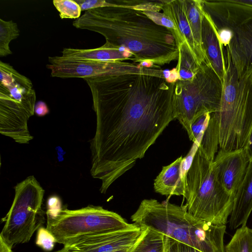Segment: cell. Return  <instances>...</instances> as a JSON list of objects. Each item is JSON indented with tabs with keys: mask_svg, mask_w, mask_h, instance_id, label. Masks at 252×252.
Listing matches in <instances>:
<instances>
[{
	"mask_svg": "<svg viewBox=\"0 0 252 252\" xmlns=\"http://www.w3.org/2000/svg\"><path fill=\"white\" fill-rule=\"evenodd\" d=\"M84 80L96 115L90 172L101 181L99 190L105 193L175 119V83L164 77L135 73Z\"/></svg>",
	"mask_w": 252,
	"mask_h": 252,
	"instance_id": "6da1fadb",
	"label": "cell"
},
{
	"mask_svg": "<svg viewBox=\"0 0 252 252\" xmlns=\"http://www.w3.org/2000/svg\"><path fill=\"white\" fill-rule=\"evenodd\" d=\"M73 25L100 33L105 43L128 51L133 62L145 66L169 64L178 58L172 32L141 10L119 6L97 8L86 11Z\"/></svg>",
	"mask_w": 252,
	"mask_h": 252,
	"instance_id": "7a4b0ae2",
	"label": "cell"
},
{
	"mask_svg": "<svg viewBox=\"0 0 252 252\" xmlns=\"http://www.w3.org/2000/svg\"><path fill=\"white\" fill-rule=\"evenodd\" d=\"M131 220L140 227L153 229L202 252H224L226 225L198 220L188 212L186 205L144 199Z\"/></svg>",
	"mask_w": 252,
	"mask_h": 252,
	"instance_id": "3957f363",
	"label": "cell"
},
{
	"mask_svg": "<svg viewBox=\"0 0 252 252\" xmlns=\"http://www.w3.org/2000/svg\"><path fill=\"white\" fill-rule=\"evenodd\" d=\"M226 73L217 118L220 150L245 148L252 130V74L240 79L229 54L224 52Z\"/></svg>",
	"mask_w": 252,
	"mask_h": 252,
	"instance_id": "277c9868",
	"label": "cell"
},
{
	"mask_svg": "<svg viewBox=\"0 0 252 252\" xmlns=\"http://www.w3.org/2000/svg\"><path fill=\"white\" fill-rule=\"evenodd\" d=\"M188 212L195 218L218 225H226L233 210L235 195L221 184L215 162L197 149L186 174Z\"/></svg>",
	"mask_w": 252,
	"mask_h": 252,
	"instance_id": "5b68a950",
	"label": "cell"
},
{
	"mask_svg": "<svg viewBox=\"0 0 252 252\" xmlns=\"http://www.w3.org/2000/svg\"><path fill=\"white\" fill-rule=\"evenodd\" d=\"M239 79L252 74V6L234 0H201Z\"/></svg>",
	"mask_w": 252,
	"mask_h": 252,
	"instance_id": "8992f818",
	"label": "cell"
},
{
	"mask_svg": "<svg viewBox=\"0 0 252 252\" xmlns=\"http://www.w3.org/2000/svg\"><path fill=\"white\" fill-rule=\"evenodd\" d=\"M223 84L211 65L203 62L194 77L175 82L174 117L195 143L192 126L206 113H212L219 108Z\"/></svg>",
	"mask_w": 252,
	"mask_h": 252,
	"instance_id": "52a82bcc",
	"label": "cell"
},
{
	"mask_svg": "<svg viewBox=\"0 0 252 252\" xmlns=\"http://www.w3.org/2000/svg\"><path fill=\"white\" fill-rule=\"evenodd\" d=\"M46 228L56 243L67 246L90 236L133 228L120 215L99 206L88 205L76 210L62 208L46 214Z\"/></svg>",
	"mask_w": 252,
	"mask_h": 252,
	"instance_id": "ba28073f",
	"label": "cell"
},
{
	"mask_svg": "<svg viewBox=\"0 0 252 252\" xmlns=\"http://www.w3.org/2000/svg\"><path fill=\"white\" fill-rule=\"evenodd\" d=\"M12 205L4 218L0 237L12 248L28 242L45 222L46 213L42 208L44 189L33 176L15 187Z\"/></svg>",
	"mask_w": 252,
	"mask_h": 252,
	"instance_id": "9c48e42d",
	"label": "cell"
},
{
	"mask_svg": "<svg viewBox=\"0 0 252 252\" xmlns=\"http://www.w3.org/2000/svg\"><path fill=\"white\" fill-rule=\"evenodd\" d=\"M46 67L51 76L61 78H94L126 74H146L164 77L159 66L147 67L123 61H96L49 57Z\"/></svg>",
	"mask_w": 252,
	"mask_h": 252,
	"instance_id": "30bf717a",
	"label": "cell"
},
{
	"mask_svg": "<svg viewBox=\"0 0 252 252\" xmlns=\"http://www.w3.org/2000/svg\"><path fill=\"white\" fill-rule=\"evenodd\" d=\"M143 227H136L87 237L65 247L69 252H112L130 247L141 236Z\"/></svg>",
	"mask_w": 252,
	"mask_h": 252,
	"instance_id": "8fae6325",
	"label": "cell"
},
{
	"mask_svg": "<svg viewBox=\"0 0 252 252\" xmlns=\"http://www.w3.org/2000/svg\"><path fill=\"white\" fill-rule=\"evenodd\" d=\"M214 161L221 184L229 194L235 196L250 162L246 149L231 152L220 150Z\"/></svg>",
	"mask_w": 252,
	"mask_h": 252,
	"instance_id": "7c38bea8",
	"label": "cell"
},
{
	"mask_svg": "<svg viewBox=\"0 0 252 252\" xmlns=\"http://www.w3.org/2000/svg\"><path fill=\"white\" fill-rule=\"evenodd\" d=\"M0 92L23 105L34 114L36 94L32 81L9 64L0 61Z\"/></svg>",
	"mask_w": 252,
	"mask_h": 252,
	"instance_id": "4fadbf2b",
	"label": "cell"
},
{
	"mask_svg": "<svg viewBox=\"0 0 252 252\" xmlns=\"http://www.w3.org/2000/svg\"><path fill=\"white\" fill-rule=\"evenodd\" d=\"M201 46L207 62L211 65L223 84L226 73L224 48L220 44L212 22L203 9Z\"/></svg>",
	"mask_w": 252,
	"mask_h": 252,
	"instance_id": "5bb4252c",
	"label": "cell"
},
{
	"mask_svg": "<svg viewBox=\"0 0 252 252\" xmlns=\"http://www.w3.org/2000/svg\"><path fill=\"white\" fill-rule=\"evenodd\" d=\"M187 158L181 156L162 167L154 180V188L156 192L165 196H184L186 189Z\"/></svg>",
	"mask_w": 252,
	"mask_h": 252,
	"instance_id": "9a60e30c",
	"label": "cell"
},
{
	"mask_svg": "<svg viewBox=\"0 0 252 252\" xmlns=\"http://www.w3.org/2000/svg\"><path fill=\"white\" fill-rule=\"evenodd\" d=\"M162 10L163 13L174 23L198 63L200 65L207 61L202 48L194 37L183 8L182 0H164Z\"/></svg>",
	"mask_w": 252,
	"mask_h": 252,
	"instance_id": "2e32d148",
	"label": "cell"
},
{
	"mask_svg": "<svg viewBox=\"0 0 252 252\" xmlns=\"http://www.w3.org/2000/svg\"><path fill=\"white\" fill-rule=\"evenodd\" d=\"M252 211V161H251L245 176L235 196L229 226L235 229L246 225Z\"/></svg>",
	"mask_w": 252,
	"mask_h": 252,
	"instance_id": "e0dca14e",
	"label": "cell"
},
{
	"mask_svg": "<svg viewBox=\"0 0 252 252\" xmlns=\"http://www.w3.org/2000/svg\"><path fill=\"white\" fill-rule=\"evenodd\" d=\"M63 57L96 61H122L130 60L134 61V56L128 51L111 46L105 43L102 46L94 49H80L64 48L62 52Z\"/></svg>",
	"mask_w": 252,
	"mask_h": 252,
	"instance_id": "ac0fdd59",
	"label": "cell"
},
{
	"mask_svg": "<svg viewBox=\"0 0 252 252\" xmlns=\"http://www.w3.org/2000/svg\"><path fill=\"white\" fill-rule=\"evenodd\" d=\"M167 236L153 229L143 227V232L129 252H165Z\"/></svg>",
	"mask_w": 252,
	"mask_h": 252,
	"instance_id": "d6986e66",
	"label": "cell"
},
{
	"mask_svg": "<svg viewBox=\"0 0 252 252\" xmlns=\"http://www.w3.org/2000/svg\"><path fill=\"white\" fill-rule=\"evenodd\" d=\"M178 63L174 68L178 76V80H191L198 71L200 65L185 41L182 42L178 45Z\"/></svg>",
	"mask_w": 252,
	"mask_h": 252,
	"instance_id": "ffe728a7",
	"label": "cell"
},
{
	"mask_svg": "<svg viewBox=\"0 0 252 252\" xmlns=\"http://www.w3.org/2000/svg\"><path fill=\"white\" fill-rule=\"evenodd\" d=\"M218 146V122L216 116L212 113L210 114V120L197 149L208 160L213 161Z\"/></svg>",
	"mask_w": 252,
	"mask_h": 252,
	"instance_id": "44dd1931",
	"label": "cell"
},
{
	"mask_svg": "<svg viewBox=\"0 0 252 252\" xmlns=\"http://www.w3.org/2000/svg\"><path fill=\"white\" fill-rule=\"evenodd\" d=\"M182 1L183 8L194 37L199 46L202 48V8L201 0H182Z\"/></svg>",
	"mask_w": 252,
	"mask_h": 252,
	"instance_id": "7402d4cb",
	"label": "cell"
},
{
	"mask_svg": "<svg viewBox=\"0 0 252 252\" xmlns=\"http://www.w3.org/2000/svg\"><path fill=\"white\" fill-rule=\"evenodd\" d=\"M224 252H252V229L246 225L237 229Z\"/></svg>",
	"mask_w": 252,
	"mask_h": 252,
	"instance_id": "603a6c76",
	"label": "cell"
},
{
	"mask_svg": "<svg viewBox=\"0 0 252 252\" xmlns=\"http://www.w3.org/2000/svg\"><path fill=\"white\" fill-rule=\"evenodd\" d=\"M20 35L17 24L12 20L5 21L0 19V57H5L12 54L9 43Z\"/></svg>",
	"mask_w": 252,
	"mask_h": 252,
	"instance_id": "cb8c5ba5",
	"label": "cell"
},
{
	"mask_svg": "<svg viewBox=\"0 0 252 252\" xmlns=\"http://www.w3.org/2000/svg\"><path fill=\"white\" fill-rule=\"evenodd\" d=\"M111 2L114 6L126 7L142 11L148 10L159 11L162 10L164 0H112Z\"/></svg>",
	"mask_w": 252,
	"mask_h": 252,
	"instance_id": "d4e9b609",
	"label": "cell"
},
{
	"mask_svg": "<svg viewBox=\"0 0 252 252\" xmlns=\"http://www.w3.org/2000/svg\"><path fill=\"white\" fill-rule=\"evenodd\" d=\"M53 3L59 12L61 19H74L81 16V8L74 0H54Z\"/></svg>",
	"mask_w": 252,
	"mask_h": 252,
	"instance_id": "484cf974",
	"label": "cell"
},
{
	"mask_svg": "<svg viewBox=\"0 0 252 252\" xmlns=\"http://www.w3.org/2000/svg\"><path fill=\"white\" fill-rule=\"evenodd\" d=\"M143 12L157 24L169 30L175 37L178 45L184 41L174 23L163 13L150 10Z\"/></svg>",
	"mask_w": 252,
	"mask_h": 252,
	"instance_id": "4316f807",
	"label": "cell"
},
{
	"mask_svg": "<svg viewBox=\"0 0 252 252\" xmlns=\"http://www.w3.org/2000/svg\"><path fill=\"white\" fill-rule=\"evenodd\" d=\"M56 243L53 234L46 228L40 227L37 230L36 245L45 251H52Z\"/></svg>",
	"mask_w": 252,
	"mask_h": 252,
	"instance_id": "83f0119b",
	"label": "cell"
},
{
	"mask_svg": "<svg viewBox=\"0 0 252 252\" xmlns=\"http://www.w3.org/2000/svg\"><path fill=\"white\" fill-rule=\"evenodd\" d=\"M81 7L82 11L97 8L113 6L110 0H75Z\"/></svg>",
	"mask_w": 252,
	"mask_h": 252,
	"instance_id": "f1b7e54d",
	"label": "cell"
},
{
	"mask_svg": "<svg viewBox=\"0 0 252 252\" xmlns=\"http://www.w3.org/2000/svg\"><path fill=\"white\" fill-rule=\"evenodd\" d=\"M46 214H53L63 208L60 198L55 195L48 197L46 202Z\"/></svg>",
	"mask_w": 252,
	"mask_h": 252,
	"instance_id": "f546056e",
	"label": "cell"
},
{
	"mask_svg": "<svg viewBox=\"0 0 252 252\" xmlns=\"http://www.w3.org/2000/svg\"><path fill=\"white\" fill-rule=\"evenodd\" d=\"M49 113V108L46 103L41 100L36 103L34 113L38 117H43Z\"/></svg>",
	"mask_w": 252,
	"mask_h": 252,
	"instance_id": "4dcf8cb0",
	"label": "cell"
},
{
	"mask_svg": "<svg viewBox=\"0 0 252 252\" xmlns=\"http://www.w3.org/2000/svg\"><path fill=\"white\" fill-rule=\"evenodd\" d=\"M165 252H179V242L167 236V243Z\"/></svg>",
	"mask_w": 252,
	"mask_h": 252,
	"instance_id": "1f68e13d",
	"label": "cell"
},
{
	"mask_svg": "<svg viewBox=\"0 0 252 252\" xmlns=\"http://www.w3.org/2000/svg\"><path fill=\"white\" fill-rule=\"evenodd\" d=\"M179 252H202L188 245L179 242Z\"/></svg>",
	"mask_w": 252,
	"mask_h": 252,
	"instance_id": "d6a6232c",
	"label": "cell"
},
{
	"mask_svg": "<svg viewBox=\"0 0 252 252\" xmlns=\"http://www.w3.org/2000/svg\"><path fill=\"white\" fill-rule=\"evenodd\" d=\"M12 248L0 237V252H12Z\"/></svg>",
	"mask_w": 252,
	"mask_h": 252,
	"instance_id": "836d02e7",
	"label": "cell"
},
{
	"mask_svg": "<svg viewBox=\"0 0 252 252\" xmlns=\"http://www.w3.org/2000/svg\"><path fill=\"white\" fill-rule=\"evenodd\" d=\"M247 154L250 159V161H252V130L251 131L248 143L246 147Z\"/></svg>",
	"mask_w": 252,
	"mask_h": 252,
	"instance_id": "e575fe53",
	"label": "cell"
},
{
	"mask_svg": "<svg viewBox=\"0 0 252 252\" xmlns=\"http://www.w3.org/2000/svg\"><path fill=\"white\" fill-rule=\"evenodd\" d=\"M235 1L252 6V0H234Z\"/></svg>",
	"mask_w": 252,
	"mask_h": 252,
	"instance_id": "d590c367",
	"label": "cell"
},
{
	"mask_svg": "<svg viewBox=\"0 0 252 252\" xmlns=\"http://www.w3.org/2000/svg\"><path fill=\"white\" fill-rule=\"evenodd\" d=\"M130 247L123 248L112 252H129Z\"/></svg>",
	"mask_w": 252,
	"mask_h": 252,
	"instance_id": "8d00e7d4",
	"label": "cell"
},
{
	"mask_svg": "<svg viewBox=\"0 0 252 252\" xmlns=\"http://www.w3.org/2000/svg\"><path fill=\"white\" fill-rule=\"evenodd\" d=\"M55 252H69V251L64 247H63V248L62 249L58 250L57 251H56Z\"/></svg>",
	"mask_w": 252,
	"mask_h": 252,
	"instance_id": "74e56055",
	"label": "cell"
}]
</instances>
